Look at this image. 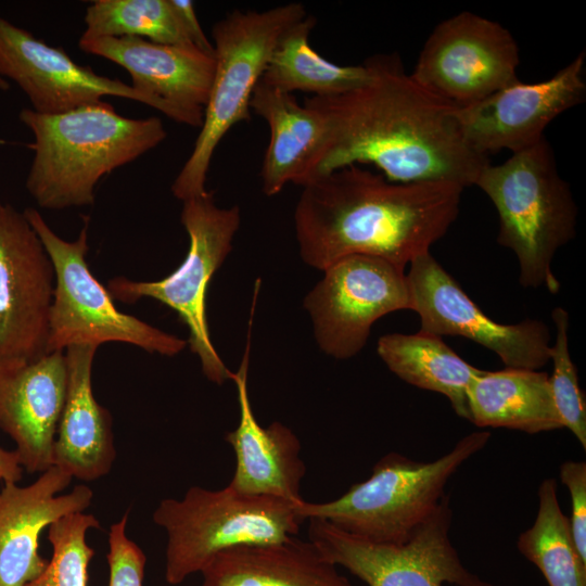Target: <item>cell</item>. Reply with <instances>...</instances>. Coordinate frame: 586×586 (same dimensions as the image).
<instances>
[{
	"label": "cell",
	"mask_w": 586,
	"mask_h": 586,
	"mask_svg": "<svg viewBox=\"0 0 586 586\" xmlns=\"http://www.w3.org/2000/svg\"><path fill=\"white\" fill-rule=\"evenodd\" d=\"M366 61L372 72L367 84L304 101L326 124V140L306 184L345 166L371 164L392 182L473 186L489 160L463 139L456 107L420 86L399 56Z\"/></svg>",
	"instance_id": "6da1fadb"
},
{
	"label": "cell",
	"mask_w": 586,
	"mask_h": 586,
	"mask_svg": "<svg viewBox=\"0 0 586 586\" xmlns=\"http://www.w3.org/2000/svg\"><path fill=\"white\" fill-rule=\"evenodd\" d=\"M294 211L300 255L324 270L355 254L404 268L448 231L464 190L453 182L399 183L349 165L302 187Z\"/></svg>",
	"instance_id": "7a4b0ae2"
},
{
	"label": "cell",
	"mask_w": 586,
	"mask_h": 586,
	"mask_svg": "<svg viewBox=\"0 0 586 586\" xmlns=\"http://www.w3.org/2000/svg\"><path fill=\"white\" fill-rule=\"evenodd\" d=\"M18 118L34 136L26 190L44 209L92 205L105 175L167 137L158 117H126L105 101L55 115L26 107Z\"/></svg>",
	"instance_id": "3957f363"
},
{
	"label": "cell",
	"mask_w": 586,
	"mask_h": 586,
	"mask_svg": "<svg viewBox=\"0 0 586 586\" xmlns=\"http://www.w3.org/2000/svg\"><path fill=\"white\" fill-rule=\"evenodd\" d=\"M473 186L498 213L497 242L515 254L520 284L558 293L560 281L551 263L557 251L575 237L577 206L547 138L512 153L501 164L488 162Z\"/></svg>",
	"instance_id": "277c9868"
},
{
	"label": "cell",
	"mask_w": 586,
	"mask_h": 586,
	"mask_svg": "<svg viewBox=\"0 0 586 586\" xmlns=\"http://www.w3.org/2000/svg\"><path fill=\"white\" fill-rule=\"evenodd\" d=\"M491 433L472 432L436 460L423 462L392 451L382 457L370 476L326 502L302 500L304 520L321 519L332 525L384 544H404L425 523L445 496L451 475L485 447Z\"/></svg>",
	"instance_id": "5b68a950"
},
{
	"label": "cell",
	"mask_w": 586,
	"mask_h": 586,
	"mask_svg": "<svg viewBox=\"0 0 586 586\" xmlns=\"http://www.w3.org/2000/svg\"><path fill=\"white\" fill-rule=\"evenodd\" d=\"M306 14L302 3L290 2L265 11L234 10L214 24L213 84L192 152L170 188L176 199L207 192V173L219 142L234 125L251 118L253 91L279 37Z\"/></svg>",
	"instance_id": "8992f818"
},
{
	"label": "cell",
	"mask_w": 586,
	"mask_h": 586,
	"mask_svg": "<svg viewBox=\"0 0 586 586\" xmlns=\"http://www.w3.org/2000/svg\"><path fill=\"white\" fill-rule=\"evenodd\" d=\"M298 504L244 494L229 484L216 491L192 486L181 499H163L152 518L167 536V583L178 585L201 573L227 549L295 536L305 521L297 511Z\"/></svg>",
	"instance_id": "52a82bcc"
},
{
	"label": "cell",
	"mask_w": 586,
	"mask_h": 586,
	"mask_svg": "<svg viewBox=\"0 0 586 586\" xmlns=\"http://www.w3.org/2000/svg\"><path fill=\"white\" fill-rule=\"evenodd\" d=\"M24 215L41 240L54 269L47 353L72 345L123 342L164 356L179 354L188 344L139 318L122 313L106 288L89 269L88 218L74 241L59 237L34 207Z\"/></svg>",
	"instance_id": "ba28073f"
},
{
	"label": "cell",
	"mask_w": 586,
	"mask_h": 586,
	"mask_svg": "<svg viewBox=\"0 0 586 586\" xmlns=\"http://www.w3.org/2000/svg\"><path fill=\"white\" fill-rule=\"evenodd\" d=\"M182 203L180 221L189 237V249L181 265L158 281L115 277L105 288L113 300L122 303L150 297L175 310L189 330L188 343L200 358L204 375L221 385L232 380L233 372L226 367L211 340L206 293L212 277L232 250L241 214L238 206L218 207L208 191Z\"/></svg>",
	"instance_id": "9c48e42d"
},
{
	"label": "cell",
	"mask_w": 586,
	"mask_h": 586,
	"mask_svg": "<svg viewBox=\"0 0 586 586\" xmlns=\"http://www.w3.org/2000/svg\"><path fill=\"white\" fill-rule=\"evenodd\" d=\"M451 517L445 495L432 517L404 544L371 542L321 519H308L307 533L326 559L368 586H494L462 564L448 535Z\"/></svg>",
	"instance_id": "30bf717a"
},
{
	"label": "cell",
	"mask_w": 586,
	"mask_h": 586,
	"mask_svg": "<svg viewBox=\"0 0 586 586\" xmlns=\"http://www.w3.org/2000/svg\"><path fill=\"white\" fill-rule=\"evenodd\" d=\"M519 46L501 24L463 11L426 38L411 77L444 102L463 107L519 80Z\"/></svg>",
	"instance_id": "8fae6325"
},
{
	"label": "cell",
	"mask_w": 586,
	"mask_h": 586,
	"mask_svg": "<svg viewBox=\"0 0 586 586\" xmlns=\"http://www.w3.org/2000/svg\"><path fill=\"white\" fill-rule=\"evenodd\" d=\"M323 271L303 306L327 355L337 359L357 355L378 319L396 310H411L405 269L387 259L348 255Z\"/></svg>",
	"instance_id": "7c38bea8"
},
{
	"label": "cell",
	"mask_w": 586,
	"mask_h": 586,
	"mask_svg": "<svg viewBox=\"0 0 586 586\" xmlns=\"http://www.w3.org/2000/svg\"><path fill=\"white\" fill-rule=\"evenodd\" d=\"M406 276L411 310L420 317L421 332L469 339L498 355L506 368L538 370L549 361L551 336L544 322H496L430 252L413 258Z\"/></svg>",
	"instance_id": "4fadbf2b"
},
{
	"label": "cell",
	"mask_w": 586,
	"mask_h": 586,
	"mask_svg": "<svg viewBox=\"0 0 586 586\" xmlns=\"http://www.w3.org/2000/svg\"><path fill=\"white\" fill-rule=\"evenodd\" d=\"M52 262L24 213L0 202V359L47 354Z\"/></svg>",
	"instance_id": "5bb4252c"
},
{
	"label": "cell",
	"mask_w": 586,
	"mask_h": 586,
	"mask_svg": "<svg viewBox=\"0 0 586 586\" xmlns=\"http://www.w3.org/2000/svg\"><path fill=\"white\" fill-rule=\"evenodd\" d=\"M585 59L582 51L545 80H517L479 102L456 107L468 145L488 157L501 150L522 151L545 138L553 119L584 102Z\"/></svg>",
	"instance_id": "9a60e30c"
},
{
	"label": "cell",
	"mask_w": 586,
	"mask_h": 586,
	"mask_svg": "<svg viewBox=\"0 0 586 586\" xmlns=\"http://www.w3.org/2000/svg\"><path fill=\"white\" fill-rule=\"evenodd\" d=\"M0 75L12 79L39 114L66 113L100 103L109 95L141 102L178 123L176 112L163 101L77 64L62 48L46 43L1 16Z\"/></svg>",
	"instance_id": "2e32d148"
},
{
	"label": "cell",
	"mask_w": 586,
	"mask_h": 586,
	"mask_svg": "<svg viewBox=\"0 0 586 586\" xmlns=\"http://www.w3.org/2000/svg\"><path fill=\"white\" fill-rule=\"evenodd\" d=\"M78 47L125 68L131 86L170 106L178 123L201 128L215 73L214 55L193 46L139 37L81 36Z\"/></svg>",
	"instance_id": "e0dca14e"
},
{
	"label": "cell",
	"mask_w": 586,
	"mask_h": 586,
	"mask_svg": "<svg viewBox=\"0 0 586 586\" xmlns=\"http://www.w3.org/2000/svg\"><path fill=\"white\" fill-rule=\"evenodd\" d=\"M67 391L65 351L34 360L0 359V428L28 472L53 466V446Z\"/></svg>",
	"instance_id": "ac0fdd59"
},
{
	"label": "cell",
	"mask_w": 586,
	"mask_h": 586,
	"mask_svg": "<svg viewBox=\"0 0 586 586\" xmlns=\"http://www.w3.org/2000/svg\"><path fill=\"white\" fill-rule=\"evenodd\" d=\"M72 479L51 466L29 485L4 483L0 491V586H25L38 576L47 564L38 552L41 532L91 505L93 492L86 485L61 494Z\"/></svg>",
	"instance_id": "d6986e66"
},
{
	"label": "cell",
	"mask_w": 586,
	"mask_h": 586,
	"mask_svg": "<svg viewBox=\"0 0 586 586\" xmlns=\"http://www.w3.org/2000/svg\"><path fill=\"white\" fill-rule=\"evenodd\" d=\"M250 348L247 341L241 365L232 377L237 386L240 420L238 426L225 436L237 459L229 485L249 495L301 502L304 500L301 485L306 472L300 455L301 442L281 422L275 421L267 428L257 422L247 391Z\"/></svg>",
	"instance_id": "ffe728a7"
},
{
	"label": "cell",
	"mask_w": 586,
	"mask_h": 586,
	"mask_svg": "<svg viewBox=\"0 0 586 586\" xmlns=\"http://www.w3.org/2000/svg\"><path fill=\"white\" fill-rule=\"evenodd\" d=\"M98 346L65 349L67 391L53 446V466L89 482L106 475L116 457L110 411L92 390V364Z\"/></svg>",
	"instance_id": "44dd1931"
},
{
	"label": "cell",
	"mask_w": 586,
	"mask_h": 586,
	"mask_svg": "<svg viewBox=\"0 0 586 586\" xmlns=\"http://www.w3.org/2000/svg\"><path fill=\"white\" fill-rule=\"evenodd\" d=\"M250 109L269 126L270 139L262 170V189L278 194L288 183L303 187L326 140V124L313 107L300 104L292 93L257 82Z\"/></svg>",
	"instance_id": "7402d4cb"
},
{
	"label": "cell",
	"mask_w": 586,
	"mask_h": 586,
	"mask_svg": "<svg viewBox=\"0 0 586 586\" xmlns=\"http://www.w3.org/2000/svg\"><path fill=\"white\" fill-rule=\"evenodd\" d=\"M201 574V586H353L311 542L295 536L227 549Z\"/></svg>",
	"instance_id": "603a6c76"
},
{
	"label": "cell",
	"mask_w": 586,
	"mask_h": 586,
	"mask_svg": "<svg viewBox=\"0 0 586 586\" xmlns=\"http://www.w3.org/2000/svg\"><path fill=\"white\" fill-rule=\"evenodd\" d=\"M470 421L528 434L563 428L553 404L549 374L506 368L482 370L468 387Z\"/></svg>",
	"instance_id": "cb8c5ba5"
},
{
	"label": "cell",
	"mask_w": 586,
	"mask_h": 586,
	"mask_svg": "<svg viewBox=\"0 0 586 586\" xmlns=\"http://www.w3.org/2000/svg\"><path fill=\"white\" fill-rule=\"evenodd\" d=\"M377 352L399 379L446 396L455 412L470 421L468 387L482 369L468 364L442 337L421 331L385 334Z\"/></svg>",
	"instance_id": "d4e9b609"
},
{
	"label": "cell",
	"mask_w": 586,
	"mask_h": 586,
	"mask_svg": "<svg viewBox=\"0 0 586 586\" xmlns=\"http://www.w3.org/2000/svg\"><path fill=\"white\" fill-rule=\"evenodd\" d=\"M316 22L315 16L306 14L281 34L260 79L288 93L302 91L320 98L367 84L372 75L367 61L359 65H340L311 48L309 36Z\"/></svg>",
	"instance_id": "484cf974"
},
{
	"label": "cell",
	"mask_w": 586,
	"mask_h": 586,
	"mask_svg": "<svg viewBox=\"0 0 586 586\" xmlns=\"http://www.w3.org/2000/svg\"><path fill=\"white\" fill-rule=\"evenodd\" d=\"M517 545L549 586H586V562L574 544L569 518L560 508L553 479L540 483L535 521L521 533Z\"/></svg>",
	"instance_id": "4316f807"
},
{
	"label": "cell",
	"mask_w": 586,
	"mask_h": 586,
	"mask_svg": "<svg viewBox=\"0 0 586 586\" xmlns=\"http://www.w3.org/2000/svg\"><path fill=\"white\" fill-rule=\"evenodd\" d=\"M84 21V37H139L193 46L168 0H95L87 7Z\"/></svg>",
	"instance_id": "83f0119b"
},
{
	"label": "cell",
	"mask_w": 586,
	"mask_h": 586,
	"mask_svg": "<svg viewBox=\"0 0 586 586\" xmlns=\"http://www.w3.org/2000/svg\"><path fill=\"white\" fill-rule=\"evenodd\" d=\"M90 513L65 515L49 526L52 557L43 571L25 586H87L88 565L94 551L87 544L89 530L99 528Z\"/></svg>",
	"instance_id": "f1b7e54d"
},
{
	"label": "cell",
	"mask_w": 586,
	"mask_h": 586,
	"mask_svg": "<svg viewBox=\"0 0 586 586\" xmlns=\"http://www.w3.org/2000/svg\"><path fill=\"white\" fill-rule=\"evenodd\" d=\"M556 327V341L550 345L549 360L553 370L549 384L555 407L563 428H568L586 448V405L585 396L578 384L577 369L569 352V314L562 307L551 313Z\"/></svg>",
	"instance_id": "f546056e"
},
{
	"label": "cell",
	"mask_w": 586,
	"mask_h": 586,
	"mask_svg": "<svg viewBox=\"0 0 586 586\" xmlns=\"http://www.w3.org/2000/svg\"><path fill=\"white\" fill-rule=\"evenodd\" d=\"M128 514L126 511L109 531V586H143L146 558L142 549L127 535Z\"/></svg>",
	"instance_id": "4dcf8cb0"
},
{
	"label": "cell",
	"mask_w": 586,
	"mask_h": 586,
	"mask_svg": "<svg viewBox=\"0 0 586 586\" xmlns=\"http://www.w3.org/2000/svg\"><path fill=\"white\" fill-rule=\"evenodd\" d=\"M560 479L571 497L570 526L574 544L586 562V463L565 461L560 467Z\"/></svg>",
	"instance_id": "1f68e13d"
},
{
	"label": "cell",
	"mask_w": 586,
	"mask_h": 586,
	"mask_svg": "<svg viewBox=\"0 0 586 586\" xmlns=\"http://www.w3.org/2000/svg\"><path fill=\"white\" fill-rule=\"evenodd\" d=\"M190 42L199 50L214 55L213 42L205 36L190 0H168Z\"/></svg>",
	"instance_id": "d6a6232c"
},
{
	"label": "cell",
	"mask_w": 586,
	"mask_h": 586,
	"mask_svg": "<svg viewBox=\"0 0 586 586\" xmlns=\"http://www.w3.org/2000/svg\"><path fill=\"white\" fill-rule=\"evenodd\" d=\"M23 468L14 450L0 447V482L17 483L22 479Z\"/></svg>",
	"instance_id": "836d02e7"
},
{
	"label": "cell",
	"mask_w": 586,
	"mask_h": 586,
	"mask_svg": "<svg viewBox=\"0 0 586 586\" xmlns=\"http://www.w3.org/2000/svg\"><path fill=\"white\" fill-rule=\"evenodd\" d=\"M10 89V84L5 78L0 75V91H8Z\"/></svg>",
	"instance_id": "e575fe53"
}]
</instances>
